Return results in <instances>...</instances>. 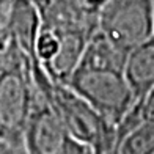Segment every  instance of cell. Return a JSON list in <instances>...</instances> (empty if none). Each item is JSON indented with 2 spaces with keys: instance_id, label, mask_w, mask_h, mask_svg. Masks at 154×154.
Wrapping results in <instances>:
<instances>
[{
  "instance_id": "3",
  "label": "cell",
  "mask_w": 154,
  "mask_h": 154,
  "mask_svg": "<svg viewBox=\"0 0 154 154\" xmlns=\"http://www.w3.org/2000/svg\"><path fill=\"white\" fill-rule=\"evenodd\" d=\"M65 85L85 99L115 128L120 126L137 102L123 69L79 65Z\"/></svg>"
},
{
  "instance_id": "9",
  "label": "cell",
  "mask_w": 154,
  "mask_h": 154,
  "mask_svg": "<svg viewBox=\"0 0 154 154\" xmlns=\"http://www.w3.org/2000/svg\"><path fill=\"white\" fill-rule=\"evenodd\" d=\"M107 0H69V5L80 16H87V17L96 16V20H97V16H99Z\"/></svg>"
},
{
  "instance_id": "12",
  "label": "cell",
  "mask_w": 154,
  "mask_h": 154,
  "mask_svg": "<svg viewBox=\"0 0 154 154\" xmlns=\"http://www.w3.org/2000/svg\"><path fill=\"white\" fill-rule=\"evenodd\" d=\"M151 2H152V5H154V0H151Z\"/></svg>"
},
{
  "instance_id": "8",
  "label": "cell",
  "mask_w": 154,
  "mask_h": 154,
  "mask_svg": "<svg viewBox=\"0 0 154 154\" xmlns=\"http://www.w3.org/2000/svg\"><path fill=\"white\" fill-rule=\"evenodd\" d=\"M116 154H154V120H142L126 132Z\"/></svg>"
},
{
  "instance_id": "11",
  "label": "cell",
  "mask_w": 154,
  "mask_h": 154,
  "mask_svg": "<svg viewBox=\"0 0 154 154\" xmlns=\"http://www.w3.org/2000/svg\"><path fill=\"white\" fill-rule=\"evenodd\" d=\"M29 2H32L35 6H36L39 13H43V11L49 10L51 6H54L55 3L61 2V0H29Z\"/></svg>"
},
{
  "instance_id": "7",
  "label": "cell",
  "mask_w": 154,
  "mask_h": 154,
  "mask_svg": "<svg viewBox=\"0 0 154 154\" xmlns=\"http://www.w3.org/2000/svg\"><path fill=\"white\" fill-rule=\"evenodd\" d=\"M124 77L135 99H143L154 90V35L131 49L124 61Z\"/></svg>"
},
{
  "instance_id": "1",
  "label": "cell",
  "mask_w": 154,
  "mask_h": 154,
  "mask_svg": "<svg viewBox=\"0 0 154 154\" xmlns=\"http://www.w3.org/2000/svg\"><path fill=\"white\" fill-rule=\"evenodd\" d=\"M32 75L49 107L75 140L87 145L94 154H116L118 135L113 124L68 85L51 80L33 60Z\"/></svg>"
},
{
  "instance_id": "6",
  "label": "cell",
  "mask_w": 154,
  "mask_h": 154,
  "mask_svg": "<svg viewBox=\"0 0 154 154\" xmlns=\"http://www.w3.org/2000/svg\"><path fill=\"white\" fill-rule=\"evenodd\" d=\"M3 27L11 43L27 58L33 60V47L41 29V14L29 0H8L5 5Z\"/></svg>"
},
{
  "instance_id": "5",
  "label": "cell",
  "mask_w": 154,
  "mask_h": 154,
  "mask_svg": "<svg viewBox=\"0 0 154 154\" xmlns=\"http://www.w3.org/2000/svg\"><path fill=\"white\" fill-rule=\"evenodd\" d=\"M22 146L25 154H94L65 129L39 90L22 135Z\"/></svg>"
},
{
  "instance_id": "13",
  "label": "cell",
  "mask_w": 154,
  "mask_h": 154,
  "mask_svg": "<svg viewBox=\"0 0 154 154\" xmlns=\"http://www.w3.org/2000/svg\"><path fill=\"white\" fill-rule=\"evenodd\" d=\"M152 13H154V10H152Z\"/></svg>"
},
{
  "instance_id": "4",
  "label": "cell",
  "mask_w": 154,
  "mask_h": 154,
  "mask_svg": "<svg viewBox=\"0 0 154 154\" xmlns=\"http://www.w3.org/2000/svg\"><path fill=\"white\" fill-rule=\"evenodd\" d=\"M151 0H107L97 16L96 29L124 52L154 35Z\"/></svg>"
},
{
  "instance_id": "2",
  "label": "cell",
  "mask_w": 154,
  "mask_h": 154,
  "mask_svg": "<svg viewBox=\"0 0 154 154\" xmlns=\"http://www.w3.org/2000/svg\"><path fill=\"white\" fill-rule=\"evenodd\" d=\"M38 88L32 75V60L11 44L0 55V140L22 145Z\"/></svg>"
},
{
  "instance_id": "10",
  "label": "cell",
  "mask_w": 154,
  "mask_h": 154,
  "mask_svg": "<svg viewBox=\"0 0 154 154\" xmlns=\"http://www.w3.org/2000/svg\"><path fill=\"white\" fill-rule=\"evenodd\" d=\"M0 154H25L22 145H13L0 140Z\"/></svg>"
}]
</instances>
